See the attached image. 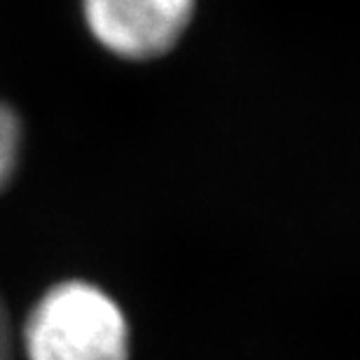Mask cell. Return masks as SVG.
I'll list each match as a JSON object with an SVG mask.
<instances>
[{"label":"cell","instance_id":"6da1fadb","mask_svg":"<svg viewBox=\"0 0 360 360\" xmlns=\"http://www.w3.org/2000/svg\"><path fill=\"white\" fill-rule=\"evenodd\" d=\"M21 337L28 360H129L124 314L87 281L49 288L31 309Z\"/></svg>","mask_w":360,"mask_h":360},{"label":"cell","instance_id":"7a4b0ae2","mask_svg":"<svg viewBox=\"0 0 360 360\" xmlns=\"http://www.w3.org/2000/svg\"><path fill=\"white\" fill-rule=\"evenodd\" d=\"M197 0H82L91 38L120 59L146 61L167 54L183 38Z\"/></svg>","mask_w":360,"mask_h":360},{"label":"cell","instance_id":"3957f363","mask_svg":"<svg viewBox=\"0 0 360 360\" xmlns=\"http://www.w3.org/2000/svg\"><path fill=\"white\" fill-rule=\"evenodd\" d=\"M21 155V122L10 105L0 101V190L10 183L19 167Z\"/></svg>","mask_w":360,"mask_h":360},{"label":"cell","instance_id":"277c9868","mask_svg":"<svg viewBox=\"0 0 360 360\" xmlns=\"http://www.w3.org/2000/svg\"><path fill=\"white\" fill-rule=\"evenodd\" d=\"M5 326H3V319H0V360H5Z\"/></svg>","mask_w":360,"mask_h":360}]
</instances>
